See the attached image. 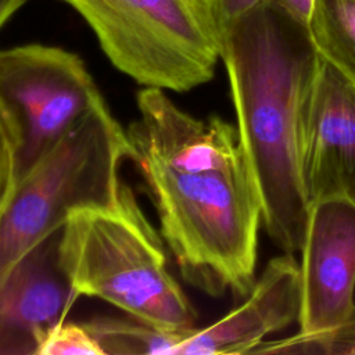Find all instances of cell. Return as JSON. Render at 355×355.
Here are the masks:
<instances>
[{
	"label": "cell",
	"mask_w": 355,
	"mask_h": 355,
	"mask_svg": "<svg viewBox=\"0 0 355 355\" xmlns=\"http://www.w3.org/2000/svg\"><path fill=\"white\" fill-rule=\"evenodd\" d=\"M90 26L110 62L143 87L176 93L214 76L220 29L211 0H61Z\"/></svg>",
	"instance_id": "5"
},
{
	"label": "cell",
	"mask_w": 355,
	"mask_h": 355,
	"mask_svg": "<svg viewBox=\"0 0 355 355\" xmlns=\"http://www.w3.org/2000/svg\"><path fill=\"white\" fill-rule=\"evenodd\" d=\"M220 60L262 225L283 252H300L311 209L300 172V122L320 53L306 22L261 0L220 26Z\"/></svg>",
	"instance_id": "2"
},
{
	"label": "cell",
	"mask_w": 355,
	"mask_h": 355,
	"mask_svg": "<svg viewBox=\"0 0 355 355\" xmlns=\"http://www.w3.org/2000/svg\"><path fill=\"white\" fill-rule=\"evenodd\" d=\"M300 263L294 254L272 258L243 302L207 327L180 331L172 355L251 354L263 338L298 320Z\"/></svg>",
	"instance_id": "9"
},
{
	"label": "cell",
	"mask_w": 355,
	"mask_h": 355,
	"mask_svg": "<svg viewBox=\"0 0 355 355\" xmlns=\"http://www.w3.org/2000/svg\"><path fill=\"white\" fill-rule=\"evenodd\" d=\"M251 354L268 355H355V308L338 327L318 333H297L273 341H262Z\"/></svg>",
	"instance_id": "13"
},
{
	"label": "cell",
	"mask_w": 355,
	"mask_h": 355,
	"mask_svg": "<svg viewBox=\"0 0 355 355\" xmlns=\"http://www.w3.org/2000/svg\"><path fill=\"white\" fill-rule=\"evenodd\" d=\"M104 355L85 322H60L40 338L35 355Z\"/></svg>",
	"instance_id": "14"
},
{
	"label": "cell",
	"mask_w": 355,
	"mask_h": 355,
	"mask_svg": "<svg viewBox=\"0 0 355 355\" xmlns=\"http://www.w3.org/2000/svg\"><path fill=\"white\" fill-rule=\"evenodd\" d=\"M136 104L130 161L182 277L208 295L244 298L257 280L262 212L236 125L196 118L157 87H143Z\"/></svg>",
	"instance_id": "1"
},
{
	"label": "cell",
	"mask_w": 355,
	"mask_h": 355,
	"mask_svg": "<svg viewBox=\"0 0 355 355\" xmlns=\"http://www.w3.org/2000/svg\"><path fill=\"white\" fill-rule=\"evenodd\" d=\"M300 252L298 333L333 330L355 308V205L344 200L313 202Z\"/></svg>",
	"instance_id": "8"
},
{
	"label": "cell",
	"mask_w": 355,
	"mask_h": 355,
	"mask_svg": "<svg viewBox=\"0 0 355 355\" xmlns=\"http://www.w3.org/2000/svg\"><path fill=\"white\" fill-rule=\"evenodd\" d=\"M304 22H309L315 0H273Z\"/></svg>",
	"instance_id": "17"
},
{
	"label": "cell",
	"mask_w": 355,
	"mask_h": 355,
	"mask_svg": "<svg viewBox=\"0 0 355 355\" xmlns=\"http://www.w3.org/2000/svg\"><path fill=\"white\" fill-rule=\"evenodd\" d=\"M308 26L320 55L355 79V0H315Z\"/></svg>",
	"instance_id": "11"
},
{
	"label": "cell",
	"mask_w": 355,
	"mask_h": 355,
	"mask_svg": "<svg viewBox=\"0 0 355 355\" xmlns=\"http://www.w3.org/2000/svg\"><path fill=\"white\" fill-rule=\"evenodd\" d=\"M104 104L76 53L40 43L0 49V105L12 136L8 190Z\"/></svg>",
	"instance_id": "6"
},
{
	"label": "cell",
	"mask_w": 355,
	"mask_h": 355,
	"mask_svg": "<svg viewBox=\"0 0 355 355\" xmlns=\"http://www.w3.org/2000/svg\"><path fill=\"white\" fill-rule=\"evenodd\" d=\"M300 172L311 205H355V79L322 55L301 112Z\"/></svg>",
	"instance_id": "7"
},
{
	"label": "cell",
	"mask_w": 355,
	"mask_h": 355,
	"mask_svg": "<svg viewBox=\"0 0 355 355\" xmlns=\"http://www.w3.org/2000/svg\"><path fill=\"white\" fill-rule=\"evenodd\" d=\"M259 1L261 0H211L219 29L223 24L248 11Z\"/></svg>",
	"instance_id": "16"
},
{
	"label": "cell",
	"mask_w": 355,
	"mask_h": 355,
	"mask_svg": "<svg viewBox=\"0 0 355 355\" xmlns=\"http://www.w3.org/2000/svg\"><path fill=\"white\" fill-rule=\"evenodd\" d=\"M12 169V136L0 105V202L3 201L11 182Z\"/></svg>",
	"instance_id": "15"
},
{
	"label": "cell",
	"mask_w": 355,
	"mask_h": 355,
	"mask_svg": "<svg viewBox=\"0 0 355 355\" xmlns=\"http://www.w3.org/2000/svg\"><path fill=\"white\" fill-rule=\"evenodd\" d=\"M58 263L80 295L118 306L166 331L196 327L197 312L168 269L165 241L132 189L69 215L58 234Z\"/></svg>",
	"instance_id": "3"
},
{
	"label": "cell",
	"mask_w": 355,
	"mask_h": 355,
	"mask_svg": "<svg viewBox=\"0 0 355 355\" xmlns=\"http://www.w3.org/2000/svg\"><path fill=\"white\" fill-rule=\"evenodd\" d=\"M58 234L24 255L0 283V355H35L43 334L80 297L58 263Z\"/></svg>",
	"instance_id": "10"
},
{
	"label": "cell",
	"mask_w": 355,
	"mask_h": 355,
	"mask_svg": "<svg viewBox=\"0 0 355 355\" xmlns=\"http://www.w3.org/2000/svg\"><path fill=\"white\" fill-rule=\"evenodd\" d=\"M85 324L104 355H172L180 331L155 329L137 319L93 318Z\"/></svg>",
	"instance_id": "12"
},
{
	"label": "cell",
	"mask_w": 355,
	"mask_h": 355,
	"mask_svg": "<svg viewBox=\"0 0 355 355\" xmlns=\"http://www.w3.org/2000/svg\"><path fill=\"white\" fill-rule=\"evenodd\" d=\"M132 158L126 129L107 104L90 111L0 202V283L72 212L118 198Z\"/></svg>",
	"instance_id": "4"
},
{
	"label": "cell",
	"mask_w": 355,
	"mask_h": 355,
	"mask_svg": "<svg viewBox=\"0 0 355 355\" xmlns=\"http://www.w3.org/2000/svg\"><path fill=\"white\" fill-rule=\"evenodd\" d=\"M28 0H0V29Z\"/></svg>",
	"instance_id": "18"
}]
</instances>
